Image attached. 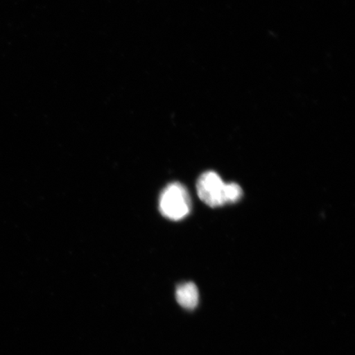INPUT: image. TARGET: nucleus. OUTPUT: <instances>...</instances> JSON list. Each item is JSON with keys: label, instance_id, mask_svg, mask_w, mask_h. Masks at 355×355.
Instances as JSON below:
<instances>
[{"label": "nucleus", "instance_id": "1", "mask_svg": "<svg viewBox=\"0 0 355 355\" xmlns=\"http://www.w3.org/2000/svg\"><path fill=\"white\" fill-rule=\"evenodd\" d=\"M159 211L166 218L180 220L191 211V199L187 189L180 183L168 184L159 197Z\"/></svg>", "mask_w": 355, "mask_h": 355}, {"label": "nucleus", "instance_id": "2", "mask_svg": "<svg viewBox=\"0 0 355 355\" xmlns=\"http://www.w3.org/2000/svg\"><path fill=\"white\" fill-rule=\"evenodd\" d=\"M226 184L214 171H207L199 177L197 184L200 199L211 207H218L226 204Z\"/></svg>", "mask_w": 355, "mask_h": 355}, {"label": "nucleus", "instance_id": "3", "mask_svg": "<svg viewBox=\"0 0 355 355\" xmlns=\"http://www.w3.org/2000/svg\"><path fill=\"white\" fill-rule=\"evenodd\" d=\"M178 303L186 309H194L199 301L198 287L193 282L181 284L175 293Z\"/></svg>", "mask_w": 355, "mask_h": 355}, {"label": "nucleus", "instance_id": "4", "mask_svg": "<svg viewBox=\"0 0 355 355\" xmlns=\"http://www.w3.org/2000/svg\"><path fill=\"white\" fill-rule=\"evenodd\" d=\"M243 196V190L237 184H226L225 200L226 203H234L239 201Z\"/></svg>", "mask_w": 355, "mask_h": 355}]
</instances>
